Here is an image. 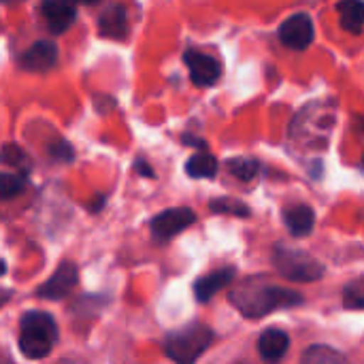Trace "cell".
Instances as JSON below:
<instances>
[{
	"mask_svg": "<svg viewBox=\"0 0 364 364\" xmlns=\"http://www.w3.org/2000/svg\"><path fill=\"white\" fill-rule=\"evenodd\" d=\"M230 303L250 320L264 318L271 311L303 305V296L288 288L264 282L262 277H247L230 292Z\"/></svg>",
	"mask_w": 364,
	"mask_h": 364,
	"instance_id": "6da1fadb",
	"label": "cell"
},
{
	"mask_svg": "<svg viewBox=\"0 0 364 364\" xmlns=\"http://www.w3.org/2000/svg\"><path fill=\"white\" fill-rule=\"evenodd\" d=\"M58 341V324L45 311H28L19 320V350L26 358L41 360Z\"/></svg>",
	"mask_w": 364,
	"mask_h": 364,
	"instance_id": "7a4b0ae2",
	"label": "cell"
},
{
	"mask_svg": "<svg viewBox=\"0 0 364 364\" xmlns=\"http://www.w3.org/2000/svg\"><path fill=\"white\" fill-rule=\"evenodd\" d=\"M213 331L205 324H190L164 339L166 356L177 364H194L200 354L211 346Z\"/></svg>",
	"mask_w": 364,
	"mask_h": 364,
	"instance_id": "3957f363",
	"label": "cell"
},
{
	"mask_svg": "<svg viewBox=\"0 0 364 364\" xmlns=\"http://www.w3.org/2000/svg\"><path fill=\"white\" fill-rule=\"evenodd\" d=\"M273 262L277 271L292 282H318L324 275V267L301 250L277 245L273 252Z\"/></svg>",
	"mask_w": 364,
	"mask_h": 364,
	"instance_id": "277c9868",
	"label": "cell"
},
{
	"mask_svg": "<svg viewBox=\"0 0 364 364\" xmlns=\"http://www.w3.org/2000/svg\"><path fill=\"white\" fill-rule=\"evenodd\" d=\"M196 222V215L192 209L188 207H177V209H166L162 213H158L151 220V235L156 241L164 243L177 235H181L186 228H190Z\"/></svg>",
	"mask_w": 364,
	"mask_h": 364,
	"instance_id": "5b68a950",
	"label": "cell"
},
{
	"mask_svg": "<svg viewBox=\"0 0 364 364\" xmlns=\"http://www.w3.org/2000/svg\"><path fill=\"white\" fill-rule=\"evenodd\" d=\"M314 36H316L314 21L307 13H296L279 26V41L296 51L307 49L314 43Z\"/></svg>",
	"mask_w": 364,
	"mask_h": 364,
	"instance_id": "8992f818",
	"label": "cell"
},
{
	"mask_svg": "<svg viewBox=\"0 0 364 364\" xmlns=\"http://www.w3.org/2000/svg\"><path fill=\"white\" fill-rule=\"evenodd\" d=\"M77 282H79V271H77V267H75L73 262H62V264L53 271V275H51L43 286H38L36 294H38L41 299L60 301V299H64V296H68V294L73 292V288L77 286Z\"/></svg>",
	"mask_w": 364,
	"mask_h": 364,
	"instance_id": "52a82bcc",
	"label": "cell"
},
{
	"mask_svg": "<svg viewBox=\"0 0 364 364\" xmlns=\"http://www.w3.org/2000/svg\"><path fill=\"white\" fill-rule=\"evenodd\" d=\"M183 60H186V64L190 68V79H192L194 85H200V87L203 85H213L222 75L220 62L209 53H200L196 49H190V51H186Z\"/></svg>",
	"mask_w": 364,
	"mask_h": 364,
	"instance_id": "ba28073f",
	"label": "cell"
},
{
	"mask_svg": "<svg viewBox=\"0 0 364 364\" xmlns=\"http://www.w3.org/2000/svg\"><path fill=\"white\" fill-rule=\"evenodd\" d=\"M45 26L53 32V34H62L66 32L77 17L75 11V0H45L41 6Z\"/></svg>",
	"mask_w": 364,
	"mask_h": 364,
	"instance_id": "9c48e42d",
	"label": "cell"
},
{
	"mask_svg": "<svg viewBox=\"0 0 364 364\" xmlns=\"http://www.w3.org/2000/svg\"><path fill=\"white\" fill-rule=\"evenodd\" d=\"M55 62H58V49L51 41H36L32 47H28L19 55L21 68L34 70V73L49 70L51 66H55Z\"/></svg>",
	"mask_w": 364,
	"mask_h": 364,
	"instance_id": "30bf717a",
	"label": "cell"
},
{
	"mask_svg": "<svg viewBox=\"0 0 364 364\" xmlns=\"http://www.w3.org/2000/svg\"><path fill=\"white\" fill-rule=\"evenodd\" d=\"M288 348H290V337L279 328H267L258 339L260 358L267 364L279 363L288 354Z\"/></svg>",
	"mask_w": 364,
	"mask_h": 364,
	"instance_id": "8fae6325",
	"label": "cell"
},
{
	"mask_svg": "<svg viewBox=\"0 0 364 364\" xmlns=\"http://www.w3.org/2000/svg\"><path fill=\"white\" fill-rule=\"evenodd\" d=\"M237 271L232 267H226V269H218L209 275H203L198 277V282L194 284V294H196V301L198 303H207L211 301L222 288H226L232 279H235Z\"/></svg>",
	"mask_w": 364,
	"mask_h": 364,
	"instance_id": "7c38bea8",
	"label": "cell"
},
{
	"mask_svg": "<svg viewBox=\"0 0 364 364\" xmlns=\"http://www.w3.org/2000/svg\"><path fill=\"white\" fill-rule=\"evenodd\" d=\"M284 222H286V228L290 230V235L301 239L314 230L316 213L309 205H292L284 211Z\"/></svg>",
	"mask_w": 364,
	"mask_h": 364,
	"instance_id": "4fadbf2b",
	"label": "cell"
},
{
	"mask_svg": "<svg viewBox=\"0 0 364 364\" xmlns=\"http://www.w3.org/2000/svg\"><path fill=\"white\" fill-rule=\"evenodd\" d=\"M98 28L102 36L124 38L128 32V15H126L124 4H109L98 19Z\"/></svg>",
	"mask_w": 364,
	"mask_h": 364,
	"instance_id": "5bb4252c",
	"label": "cell"
},
{
	"mask_svg": "<svg viewBox=\"0 0 364 364\" xmlns=\"http://www.w3.org/2000/svg\"><path fill=\"white\" fill-rule=\"evenodd\" d=\"M341 28L350 34H360L364 30V0H341L337 4Z\"/></svg>",
	"mask_w": 364,
	"mask_h": 364,
	"instance_id": "9a60e30c",
	"label": "cell"
},
{
	"mask_svg": "<svg viewBox=\"0 0 364 364\" xmlns=\"http://www.w3.org/2000/svg\"><path fill=\"white\" fill-rule=\"evenodd\" d=\"M186 173L194 179H211L218 173V160L207 151H198L188 160Z\"/></svg>",
	"mask_w": 364,
	"mask_h": 364,
	"instance_id": "2e32d148",
	"label": "cell"
},
{
	"mask_svg": "<svg viewBox=\"0 0 364 364\" xmlns=\"http://www.w3.org/2000/svg\"><path fill=\"white\" fill-rule=\"evenodd\" d=\"M301 364H348V358L343 354H339L337 350L333 348H326V346H311L303 358Z\"/></svg>",
	"mask_w": 364,
	"mask_h": 364,
	"instance_id": "e0dca14e",
	"label": "cell"
},
{
	"mask_svg": "<svg viewBox=\"0 0 364 364\" xmlns=\"http://www.w3.org/2000/svg\"><path fill=\"white\" fill-rule=\"evenodd\" d=\"M228 171L241 181H252L258 173V162L252 158H232L228 160Z\"/></svg>",
	"mask_w": 364,
	"mask_h": 364,
	"instance_id": "ac0fdd59",
	"label": "cell"
},
{
	"mask_svg": "<svg viewBox=\"0 0 364 364\" xmlns=\"http://www.w3.org/2000/svg\"><path fill=\"white\" fill-rule=\"evenodd\" d=\"M211 211L241 215V218H247L250 215V207L245 203H241V200H235V198H218V200H211Z\"/></svg>",
	"mask_w": 364,
	"mask_h": 364,
	"instance_id": "d6986e66",
	"label": "cell"
},
{
	"mask_svg": "<svg viewBox=\"0 0 364 364\" xmlns=\"http://www.w3.org/2000/svg\"><path fill=\"white\" fill-rule=\"evenodd\" d=\"M343 303L350 309H364V277L346 286V290H343Z\"/></svg>",
	"mask_w": 364,
	"mask_h": 364,
	"instance_id": "ffe728a7",
	"label": "cell"
},
{
	"mask_svg": "<svg viewBox=\"0 0 364 364\" xmlns=\"http://www.w3.org/2000/svg\"><path fill=\"white\" fill-rule=\"evenodd\" d=\"M26 188V177L23 175H9L4 173L0 177V194L2 198H13Z\"/></svg>",
	"mask_w": 364,
	"mask_h": 364,
	"instance_id": "44dd1931",
	"label": "cell"
},
{
	"mask_svg": "<svg viewBox=\"0 0 364 364\" xmlns=\"http://www.w3.org/2000/svg\"><path fill=\"white\" fill-rule=\"evenodd\" d=\"M2 160H4L6 164L15 166V168H26V166H28L26 154H23L17 145H4V149H2Z\"/></svg>",
	"mask_w": 364,
	"mask_h": 364,
	"instance_id": "7402d4cb",
	"label": "cell"
},
{
	"mask_svg": "<svg viewBox=\"0 0 364 364\" xmlns=\"http://www.w3.org/2000/svg\"><path fill=\"white\" fill-rule=\"evenodd\" d=\"M51 154L58 156V158H62V160H73V149L66 143H60L58 147H51Z\"/></svg>",
	"mask_w": 364,
	"mask_h": 364,
	"instance_id": "603a6c76",
	"label": "cell"
},
{
	"mask_svg": "<svg viewBox=\"0 0 364 364\" xmlns=\"http://www.w3.org/2000/svg\"><path fill=\"white\" fill-rule=\"evenodd\" d=\"M136 166H139V171H141L143 175H147V177H154V171H149V168H147V164H143V162H139Z\"/></svg>",
	"mask_w": 364,
	"mask_h": 364,
	"instance_id": "cb8c5ba5",
	"label": "cell"
},
{
	"mask_svg": "<svg viewBox=\"0 0 364 364\" xmlns=\"http://www.w3.org/2000/svg\"><path fill=\"white\" fill-rule=\"evenodd\" d=\"M75 2H83V4H94V2H98V0H75Z\"/></svg>",
	"mask_w": 364,
	"mask_h": 364,
	"instance_id": "d4e9b609",
	"label": "cell"
},
{
	"mask_svg": "<svg viewBox=\"0 0 364 364\" xmlns=\"http://www.w3.org/2000/svg\"><path fill=\"white\" fill-rule=\"evenodd\" d=\"M4 364H11V358H9V356L4 358Z\"/></svg>",
	"mask_w": 364,
	"mask_h": 364,
	"instance_id": "484cf974",
	"label": "cell"
},
{
	"mask_svg": "<svg viewBox=\"0 0 364 364\" xmlns=\"http://www.w3.org/2000/svg\"><path fill=\"white\" fill-rule=\"evenodd\" d=\"M6 2H11V0H6Z\"/></svg>",
	"mask_w": 364,
	"mask_h": 364,
	"instance_id": "4316f807",
	"label": "cell"
},
{
	"mask_svg": "<svg viewBox=\"0 0 364 364\" xmlns=\"http://www.w3.org/2000/svg\"><path fill=\"white\" fill-rule=\"evenodd\" d=\"M241 364H245V363H241Z\"/></svg>",
	"mask_w": 364,
	"mask_h": 364,
	"instance_id": "83f0119b",
	"label": "cell"
}]
</instances>
